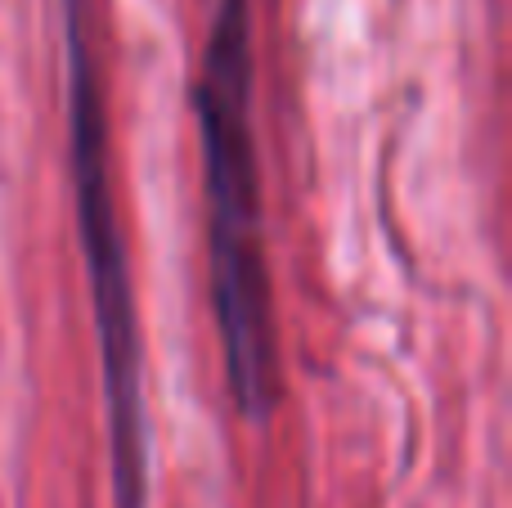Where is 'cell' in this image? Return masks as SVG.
I'll use <instances>...</instances> for the list:
<instances>
[{
	"mask_svg": "<svg viewBox=\"0 0 512 508\" xmlns=\"http://www.w3.org/2000/svg\"><path fill=\"white\" fill-rule=\"evenodd\" d=\"M252 0H216L212 32L194 77V117L207 171V243L212 306L230 396L252 428H265L279 392L274 297L261 221V149H256Z\"/></svg>",
	"mask_w": 512,
	"mask_h": 508,
	"instance_id": "obj_1",
	"label": "cell"
},
{
	"mask_svg": "<svg viewBox=\"0 0 512 508\" xmlns=\"http://www.w3.org/2000/svg\"><path fill=\"white\" fill-rule=\"evenodd\" d=\"M63 59H68L72 207H77L90 306H95L113 508H149L153 423H149V401H144V342H140V311H135L131 257H126L122 216H117L108 113H104V90H99V72H95V50H90L86 0H63Z\"/></svg>",
	"mask_w": 512,
	"mask_h": 508,
	"instance_id": "obj_2",
	"label": "cell"
}]
</instances>
